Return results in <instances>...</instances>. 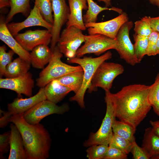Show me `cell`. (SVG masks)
<instances>
[{"label":"cell","mask_w":159,"mask_h":159,"mask_svg":"<svg viewBox=\"0 0 159 159\" xmlns=\"http://www.w3.org/2000/svg\"><path fill=\"white\" fill-rule=\"evenodd\" d=\"M108 91L105 92V101L106 104V110L101 125L97 132L92 133L89 138L84 142V145L85 147L97 145L109 146L112 138L113 135L112 126L116 117Z\"/></svg>","instance_id":"cell-5"},{"label":"cell","mask_w":159,"mask_h":159,"mask_svg":"<svg viewBox=\"0 0 159 159\" xmlns=\"http://www.w3.org/2000/svg\"><path fill=\"white\" fill-rule=\"evenodd\" d=\"M23 114L12 115L10 122L14 124L22 137L27 159H47L49 157L51 139L42 124H32L24 118Z\"/></svg>","instance_id":"cell-2"},{"label":"cell","mask_w":159,"mask_h":159,"mask_svg":"<svg viewBox=\"0 0 159 159\" xmlns=\"http://www.w3.org/2000/svg\"><path fill=\"white\" fill-rule=\"evenodd\" d=\"M134 24V30L136 34L148 37L153 31L149 24L142 19L136 21Z\"/></svg>","instance_id":"cell-34"},{"label":"cell","mask_w":159,"mask_h":159,"mask_svg":"<svg viewBox=\"0 0 159 159\" xmlns=\"http://www.w3.org/2000/svg\"><path fill=\"white\" fill-rule=\"evenodd\" d=\"M69 110L68 105L64 104L60 106L47 100H42L23 114L24 119L32 124L39 123L41 120L49 115L62 114Z\"/></svg>","instance_id":"cell-9"},{"label":"cell","mask_w":159,"mask_h":159,"mask_svg":"<svg viewBox=\"0 0 159 159\" xmlns=\"http://www.w3.org/2000/svg\"><path fill=\"white\" fill-rule=\"evenodd\" d=\"M156 49L157 54H159V35L156 42Z\"/></svg>","instance_id":"cell-45"},{"label":"cell","mask_w":159,"mask_h":159,"mask_svg":"<svg viewBox=\"0 0 159 159\" xmlns=\"http://www.w3.org/2000/svg\"><path fill=\"white\" fill-rule=\"evenodd\" d=\"M34 83L32 74L28 72L16 77L0 79V88L13 90L19 95L24 94L28 97L32 95Z\"/></svg>","instance_id":"cell-14"},{"label":"cell","mask_w":159,"mask_h":159,"mask_svg":"<svg viewBox=\"0 0 159 159\" xmlns=\"http://www.w3.org/2000/svg\"><path fill=\"white\" fill-rule=\"evenodd\" d=\"M13 36L7 28L5 18L1 15L0 18V39L19 57L30 63V53L21 46Z\"/></svg>","instance_id":"cell-17"},{"label":"cell","mask_w":159,"mask_h":159,"mask_svg":"<svg viewBox=\"0 0 159 159\" xmlns=\"http://www.w3.org/2000/svg\"><path fill=\"white\" fill-rule=\"evenodd\" d=\"M159 35V32L153 31L148 36V43L146 51V55L151 56L157 54L156 42Z\"/></svg>","instance_id":"cell-35"},{"label":"cell","mask_w":159,"mask_h":159,"mask_svg":"<svg viewBox=\"0 0 159 159\" xmlns=\"http://www.w3.org/2000/svg\"><path fill=\"white\" fill-rule=\"evenodd\" d=\"M127 158V154L116 148L108 146L103 159H126Z\"/></svg>","instance_id":"cell-36"},{"label":"cell","mask_w":159,"mask_h":159,"mask_svg":"<svg viewBox=\"0 0 159 159\" xmlns=\"http://www.w3.org/2000/svg\"><path fill=\"white\" fill-rule=\"evenodd\" d=\"M47 100L44 88H41L34 95L27 98H17L7 105L9 112L12 115L23 114L39 102Z\"/></svg>","instance_id":"cell-16"},{"label":"cell","mask_w":159,"mask_h":159,"mask_svg":"<svg viewBox=\"0 0 159 159\" xmlns=\"http://www.w3.org/2000/svg\"><path fill=\"white\" fill-rule=\"evenodd\" d=\"M87 1L88 9L85 14L83 16V19L85 24L96 22L98 14L104 10L114 11L120 14L123 12L121 9L115 7L109 8L106 6H101L93 0H87Z\"/></svg>","instance_id":"cell-24"},{"label":"cell","mask_w":159,"mask_h":159,"mask_svg":"<svg viewBox=\"0 0 159 159\" xmlns=\"http://www.w3.org/2000/svg\"><path fill=\"white\" fill-rule=\"evenodd\" d=\"M130 153L132 155L134 159H150L144 150L139 146L135 140L132 142Z\"/></svg>","instance_id":"cell-37"},{"label":"cell","mask_w":159,"mask_h":159,"mask_svg":"<svg viewBox=\"0 0 159 159\" xmlns=\"http://www.w3.org/2000/svg\"><path fill=\"white\" fill-rule=\"evenodd\" d=\"M150 123L154 132L159 136V120L156 121L150 120Z\"/></svg>","instance_id":"cell-41"},{"label":"cell","mask_w":159,"mask_h":159,"mask_svg":"<svg viewBox=\"0 0 159 159\" xmlns=\"http://www.w3.org/2000/svg\"><path fill=\"white\" fill-rule=\"evenodd\" d=\"M150 86L130 85L109 95L116 117L135 128L143 121L152 108L148 96Z\"/></svg>","instance_id":"cell-1"},{"label":"cell","mask_w":159,"mask_h":159,"mask_svg":"<svg viewBox=\"0 0 159 159\" xmlns=\"http://www.w3.org/2000/svg\"><path fill=\"white\" fill-rule=\"evenodd\" d=\"M112 129L113 133L132 142L135 141L134 134L136 128L120 120H114Z\"/></svg>","instance_id":"cell-27"},{"label":"cell","mask_w":159,"mask_h":159,"mask_svg":"<svg viewBox=\"0 0 159 159\" xmlns=\"http://www.w3.org/2000/svg\"><path fill=\"white\" fill-rule=\"evenodd\" d=\"M108 147L104 145L90 146L86 150L87 157L89 159H103Z\"/></svg>","instance_id":"cell-33"},{"label":"cell","mask_w":159,"mask_h":159,"mask_svg":"<svg viewBox=\"0 0 159 159\" xmlns=\"http://www.w3.org/2000/svg\"><path fill=\"white\" fill-rule=\"evenodd\" d=\"M132 142L113 133L109 146L116 148L128 154L130 153Z\"/></svg>","instance_id":"cell-31"},{"label":"cell","mask_w":159,"mask_h":159,"mask_svg":"<svg viewBox=\"0 0 159 159\" xmlns=\"http://www.w3.org/2000/svg\"><path fill=\"white\" fill-rule=\"evenodd\" d=\"M15 39L26 50L32 51L35 47L42 44L48 45L52 38L51 31L47 29L29 30L14 36Z\"/></svg>","instance_id":"cell-13"},{"label":"cell","mask_w":159,"mask_h":159,"mask_svg":"<svg viewBox=\"0 0 159 159\" xmlns=\"http://www.w3.org/2000/svg\"><path fill=\"white\" fill-rule=\"evenodd\" d=\"M30 63L37 69H43L51 60L52 52L46 44H42L35 47L30 53Z\"/></svg>","instance_id":"cell-20"},{"label":"cell","mask_w":159,"mask_h":159,"mask_svg":"<svg viewBox=\"0 0 159 159\" xmlns=\"http://www.w3.org/2000/svg\"><path fill=\"white\" fill-rule=\"evenodd\" d=\"M152 159H159V155L153 157Z\"/></svg>","instance_id":"cell-46"},{"label":"cell","mask_w":159,"mask_h":159,"mask_svg":"<svg viewBox=\"0 0 159 159\" xmlns=\"http://www.w3.org/2000/svg\"><path fill=\"white\" fill-rule=\"evenodd\" d=\"M134 44L136 56L140 62L146 55V51L148 45V37L143 36L135 34L133 35Z\"/></svg>","instance_id":"cell-30"},{"label":"cell","mask_w":159,"mask_h":159,"mask_svg":"<svg viewBox=\"0 0 159 159\" xmlns=\"http://www.w3.org/2000/svg\"><path fill=\"white\" fill-rule=\"evenodd\" d=\"M8 6H9V0H0V9Z\"/></svg>","instance_id":"cell-42"},{"label":"cell","mask_w":159,"mask_h":159,"mask_svg":"<svg viewBox=\"0 0 159 159\" xmlns=\"http://www.w3.org/2000/svg\"><path fill=\"white\" fill-rule=\"evenodd\" d=\"M30 1V0H9L10 9L5 18L6 23L8 24L18 13L27 16L31 11Z\"/></svg>","instance_id":"cell-26"},{"label":"cell","mask_w":159,"mask_h":159,"mask_svg":"<svg viewBox=\"0 0 159 159\" xmlns=\"http://www.w3.org/2000/svg\"><path fill=\"white\" fill-rule=\"evenodd\" d=\"M124 71L121 64L113 62H103L97 69L88 89L89 92L96 90L100 87L105 92L110 91L115 79Z\"/></svg>","instance_id":"cell-6"},{"label":"cell","mask_w":159,"mask_h":159,"mask_svg":"<svg viewBox=\"0 0 159 159\" xmlns=\"http://www.w3.org/2000/svg\"><path fill=\"white\" fill-rule=\"evenodd\" d=\"M10 131L0 135V157L2 159L3 155L6 153L10 149L9 139Z\"/></svg>","instance_id":"cell-38"},{"label":"cell","mask_w":159,"mask_h":159,"mask_svg":"<svg viewBox=\"0 0 159 159\" xmlns=\"http://www.w3.org/2000/svg\"><path fill=\"white\" fill-rule=\"evenodd\" d=\"M53 13V23L51 31L50 49L53 52L59 39L62 26L67 21L70 14L66 0H51Z\"/></svg>","instance_id":"cell-12"},{"label":"cell","mask_w":159,"mask_h":159,"mask_svg":"<svg viewBox=\"0 0 159 159\" xmlns=\"http://www.w3.org/2000/svg\"><path fill=\"white\" fill-rule=\"evenodd\" d=\"M148 98L154 111L159 116V73L157 74L154 83L150 85Z\"/></svg>","instance_id":"cell-29"},{"label":"cell","mask_w":159,"mask_h":159,"mask_svg":"<svg viewBox=\"0 0 159 159\" xmlns=\"http://www.w3.org/2000/svg\"><path fill=\"white\" fill-rule=\"evenodd\" d=\"M150 159L159 155V136L152 127L145 130L141 147Z\"/></svg>","instance_id":"cell-22"},{"label":"cell","mask_w":159,"mask_h":159,"mask_svg":"<svg viewBox=\"0 0 159 159\" xmlns=\"http://www.w3.org/2000/svg\"><path fill=\"white\" fill-rule=\"evenodd\" d=\"M152 5L157 6L159 8V0H148Z\"/></svg>","instance_id":"cell-44"},{"label":"cell","mask_w":159,"mask_h":159,"mask_svg":"<svg viewBox=\"0 0 159 159\" xmlns=\"http://www.w3.org/2000/svg\"><path fill=\"white\" fill-rule=\"evenodd\" d=\"M6 48L4 45L0 47V76L1 77L5 73L6 67L12 62L15 52L12 50L6 52Z\"/></svg>","instance_id":"cell-32"},{"label":"cell","mask_w":159,"mask_h":159,"mask_svg":"<svg viewBox=\"0 0 159 159\" xmlns=\"http://www.w3.org/2000/svg\"><path fill=\"white\" fill-rule=\"evenodd\" d=\"M133 25V23L131 21L125 23L120 29L116 39L117 44L115 50L120 58L131 66L140 63L136 56L134 44L131 42L129 36L130 31Z\"/></svg>","instance_id":"cell-10"},{"label":"cell","mask_w":159,"mask_h":159,"mask_svg":"<svg viewBox=\"0 0 159 159\" xmlns=\"http://www.w3.org/2000/svg\"><path fill=\"white\" fill-rule=\"evenodd\" d=\"M83 70L70 73L56 79L62 85L65 86L77 93L80 89L82 84Z\"/></svg>","instance_id":"cell-25"},{"label":"cell","mask_w":159,"mask_h":159,"mask_svg":"<svg viewBox=\"0 0 159 159\" xmlns=\"http://www.w3.org/2000/svg\"><path fill=\"white\" fill-rule=\"evenodd\" d=\"M141 19L149 24L153 31L159 33V16L155 17L145 16Z\"/></svg>","instance_id":"cell-39"},{"label":"cell","mask_w":159,"mask_h":159,"mask_svg":"<svg viewBox=\"0 0 159 159\" xmlns=\"http://www.w3.org/2000/svg\"><path fill=\"white\" fill-rule=\"evenodd\" d=\"M3 115L0 119V127H4L6 126L10 122V118L12 115L9 111L3 112Z\"/></svg>","instance_id":"cell-40"},{"label":"cell","mask_w":159,"mask_h":159,"mask_svg":"<svg viewBox=\"0 0 159 159\" xmlns=\"http://www.w3.org/2000/svg\"><path fill=\"white\" fill-rule=\"evenodd\" d=\"M99 2H103L105 4L106 7H108L110 6H111V0H97Z\"/></svg>","instance_id":"cell-43"},{"label":"cell","mask_w":159,"mask_h":159,"mask_svg":"<svg viewBox=\"0 0 159 159\" xmlns=\"http://www.w3.org/2000/svg\"><path fill=\"white\" fill-rule=\"evenodd\" d=\"M30 64L19 57L6 66L4 76L6 78H12L23 75L28 72Z\"/></svg>","instance_id":"cell-23"},{"label":"cell","mask_w":159,"mask_h":159,"mask_svg":"<svg viewBox=\"0 0 159 159\" xmlns=\"http://www.w3.org/2000/svg\"><path fill=\"white\" fill-rule=\"evenodd\" d=\"M85 39L84 44L77 52V57L91 53L99 56L109 50L115 49L117 44L116 39L100 34L85 35Z\"/></svg>","instance_id":"cell-8"},{"label":"cell","mask_w":159,"mask_h":159,"mask_svg":"<svg viewBox=\"0 0 159 159\" xmlns=\"http://www.w3.org/2000/svg\"><path fill=\"white\" fill-rule=\"evenodd\" d=\"M10 153L9 159H27L21 134L13 123L10 125Z\"/></svg>","instance_id":"cell-19"},{"label":"cell","mask_w":159,"mask_h":159,"mask_svg":"<svg viewBox=\"0 0 159 159\" xmlns=\"http://www.w3.org/2000/svg\"><path fill=\"white\" fill-rule=\"evenodd\" d=\"M128 21L127 14L122 12L117 16L109 20L99 22L85 24L89 34H100L116 39L117 33L122 26Z\"/></svg>","instance_id":"cell-11"},{"label":"cell","mask_w":159,"mask_h":159,"mask_svg":"<svg viewBox=\"0 0 159 159\" xmlns=\"http://www.w3.org/2000/svg\"><path fill=\"white\" fill-rule=\"evenodd\" d=\"M34 5L42 16L48 23L53 24V16L51 0H35Z\"/></svg>","instance_id":"cell-28"},{"label":"cell","mask_w":159,"mask_h":159,"mask_svg":"<svg viewBox=\"0 0 159 159\" xmlns=\"http://www.w3.org/2000/svg\"><path fill=\"white\" fill-rule=\"evenodd\" d=\"M112 56V53L109 51L97 57H84L81 58L75 57L68 59L67 62L78 64L82 67L84 71L82 86L78 92L69 98L70 101L77 102L81 108L85 107V95L86 90L89 88L97 69L102 63L111 58Z\"/></svg>","instance_id":"cell-3"},{"label":"cell","mask_w":159,"mask_h":159,"mask_svg":"<svg viewBox=\"0 0 159 159\" xmlns=\"http://www.w3.org/2000/svg\"><path fill=\"white\" fill-rule=\"evenodd\" d=\"M63 54L57 46L52 52L51 60L48 65L40 73L36 80V85L40 88L44 87L52 81L67 74L76 71L83 70L79 65L72 66L62 62Z\"/></svg>","instance_id":"cell-4"},{"label":"cell","mask_w":159,"mask_h":159,"mask_svg":"<svg viewBox=\"0 0 159 159\" xmlns=\"http://www.w3.org/2000/svg\"><path fill=\"white\" fill-rule=\"evenodd\" d=\"M8 29L13 36L24 28L34 26H40L51 31L52 25L43 18L37 8L34 5L27 18L24 21L7 24Z\"/></svg>","instance_id":"cell-15"},{"label":"cell","mask_w":159,"mask_h":159,"mask_svg":"<svg viewBox=\"0 0 159 159\" xmlns=\"http://www.w3.org/2000/svg\"><path fill=\"white\" fill-rule=\"evenodd\" d=\"M82 31L74 26L66 27L62 32L57 46L68 58L76 57L78 49L85 41Z\"/></svg>","instance_id":"cell-7"},{"label":"cell","mask_w":159,"mask_h":159,"mask_svg":"<svg viewBox=\"0 0 159 159\" xmlns=\"http://www.w3.org/2000/svg\"><path fill=\"white\" fill-rule=\"evenodd\" d=\"M44 88L47 100L57 104L62 101L71 90L61 84L57 80L48 84Z\"/></svg>","instance_id":"cell-21"},{"label":"cell","mask_w":159,"mask_h":159,"mask_svg":"<svg viewBox=\"0 0 159 159\" xmlns=\"http://www.w3.org/2000/svg\"><path fill=\"white\" fill-rule=\"evenodd\" d=\"M70 10L67 27L74 26L82 31L86 30L82 15L83 10H87V0H68Z\"/></svg>","instance_id":"cell-18"}]
</instances>
